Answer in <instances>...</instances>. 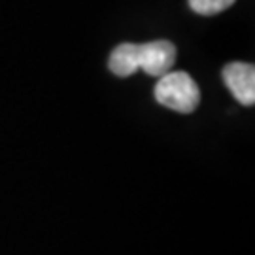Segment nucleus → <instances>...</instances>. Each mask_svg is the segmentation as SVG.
Returning a JSON list of instances; mask_svg holds the SVG:
<instances>
[{"mask_svg":"<svg viewBox=\"0 0 255 255\" xmlns=\"http://www.w3.org/2000/svg\"><path fill=\"white\" fill-rule=\"evenodd\" d=\"M155 101L174 112L191 114L201 102V89L187 72H168L155 85Z\"/></svg>","mask_w":255,"mask_h":255,"instance_id":"1","label":"nucleus"},{"mask_svg":"<svg viewBox=\"0 0 255 255\" xmlns=\"http://www.w3.org/2000/svg\"><path fill=\"white\" fill-rule=\"evenodd\" d=\"M176 61V47L168 40H153L146 44H138V70L161 78L172 70Z\"/></svg>","mask_w":255,"mask_h":255,"instance_id":"2","label":"nucleus"},{"mask_svg":"<svg viewBox=\"0 0 255 255\" xmlns=\"http://www.w3.org/2000/svg\"><path fill=\"white\" fill-rule=\"evenodd\" d=\"M223 80L240 104H255V68L250 63H229L223 68Z\"/></svg>","mask_w":255,"mask_h":255,"instance_id":"3","label":"nucleus"},{"mask_svg":"<svg viewBox=\"0 0 255 255\" xmlns=\"http://www.w3.org/2000/svg\"><path fill=\"white\" fill-rule=\"evenodd\" d=\"M108 68L119 78H127L138 70V44H119L110 55Z\"/></svg>","mask_w":255,"mask_h":255,"instance_id":"4","label":"nucleus"},{"mask_svg":"<svg viewBox=\"0 0 255 255\" xmlns=\"http://www.w3.org/2000/svg\"><path fill=\"white\" fill-rule=\"evenodd\" d=\"M237 0H189V6L195 13L201 15H216L229 9Z\"/></svg>","mask_w":255,"mask_h":255,"instance_id":"5","label":"nucleus"}]
</instances>
